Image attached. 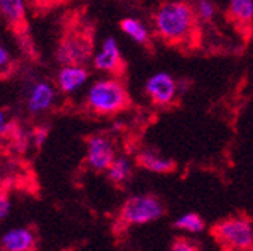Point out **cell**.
Listing matches in <instances>:
<instances>
[{
	"label": "cell",
	"instance_id": "6da1fadb",
	"mask_svg": "<svg viewBox=\"0 0 253 251\" xmlns=\"http://www.w3.org/2000/svg\"><path fill=\"white\" fill-rule=\"evenodd\" d=\"M198 21L195 8L185 0H169L154 15L155 34L170 44L187 41L193 35Z\"/></svg>",
	"mask_w": 253,
	"mask_h": 251
},
{
	"label": "cell",
	"instance_id": "7a4b0ae2",
	"mask_svg": "<svg viewBox=\"0 0 253 251\" xmlns=\"http://www.w3.org/2000/svg\"><path fill=\"white\" fill-rule=\"evenodd\" d=\"M87 107L97 114L110 116L122 111L130 104L125 86L116 78H101L92 83L86 93Z\"/></svg>",
	"mask_w": 253,
	"mask_h": 251
},
{
	"label": "cell",
	"instance_id": "3957f363",
	"mask_svg": "<svg viewBox=\"0 0 253 251\" xmlns=\"http://www.w3.org/2000/svg\"><path fill=\"white\" fill-rule=\"evenodd\" d=\"M166 212L160 197L154 194H136L126 199L121 208V219L130 226H145L158 221Z\"/></svg>",
	"mask_w": 253,
	"mask_h": 251
},
{
	"label": "cell",
	"instance_id": "277c9868",
	"mask_svg": "<svg viewBox=\"0 0 253 251\" xmlns=\"http://www.w3.org/2000/svg\"><path fill=\"white\" fill-rule=\"evenodd\" d=\"M214 239L226 250H253V224L244 216H231L212 227Z\"/></svg>",
	"mask_w": 253,
	"mask_h": 251
},
{
	"label": "cell",
	"instance_id": "5b68a950",
	"mask_svg": "<svg viewBox=\"0 0 253 251\" xmlns=\"http://www.w3.org/2000/svg\"><path fill=\"white\" fill-rule=\"evenodd\" d=\"M93 45L86 34L71 32L57 47V60L62 65H86L92 57Z\"/></svg>",
	"mask_w": 253,
	"mask_h": 251
},
{
	"label": "cell",
	"instance_id": "8992f818",
	"mask_svg": "<svg viewBox=\"0 0 253 251\" xmlns=\"http://www.w3.org/2000/svg\"><path fill=\"white\" fill-rule=\"evenodd\" d=\"M143 89L151 103L160 107L172 104L179 93L178 81L172 77V74L166 71H158L152 74L145 81Z\"/></svg>",
	"mask_w": 253,
	"mask_h": 251
},
{
	"label": "cell",
	"instance_id": "52a82bcc",
	"mask_svg": "<svg viewBox=\"0 0 253 251\" xmlns=\"http://www.w3.org/2000/svg\"><path fill=\"white\" fill-rule=\"evenodd\" d=\"M116 158L115 144L104 136H93L86 144V163L97 172H106Z\"/></svg>",
	"mask_w": 253,
	"mask_h": 251
},
{
	"label": "cell",
	"instance_id": "ba28073f",
	"mask_svg": "<svg viewBox=\"0 0 253 251\" xmlns=\"http://www.w3.org/2000/svg\"><path fill=\"white\" fill-rule=\"evenodd\" d=\"M92 64L95 70L107 74H116L121 71L122 67V54L118 41L113 36H107L98 53L92 56Z\"/></svg>",
	"mask_w": 253,
	"mask_h": 251
},
{
	"label": "cell",
	"instance_id": "9c48e42d",
	"mask_svg": "<svg viewBox=\"0 0 253 251\" xmlns=\"http://www.w3.org/2000/svg\"><path fill=\"white\" fill-rule=\"evenodd\" d=\"M56 100L54 87L47 81H38L30 87L26 100V107L30 113L40 114L47 111Z\"/></svg>",
	"mask_w": 253,
	"mask_h": 251
},
{
	"label": "cell",
	"instance_id": "30bf717a",
	"mask_svg": "<svg viewBox=\"0 0 253 251\" xmlns=\"http://www.w3.org/2000/svg\"><path fill=\"white\" fill-rule=\"evenodd\" d=\"M89 80L84 65H63L57 74V86L63 93H73L82 89Z\"/></svg>",
	"mask_w": 253,
	"mask_h": 251
},
{
	"label": "cell",
	"instance_id": "8fae6325",
	"mask_svg": "<svg viewBox=\"0 0 253 251\" xmlns=\"http://www.w3.org/2000/svg\"><path fill=\"white\" fill-rule=\"evenodd\" d=\"M139 167L157 173V175H168L175 170V161L169 156H165L155 149H143L139 152L136 158Z\"/></svg>",
	"mask_w": 253,
	"mask_h": 251
},
{
	"label": "cell",
	"instance_id": "7c38bea8",
	"mask_svg": "<svg viewBox=\"0 0 253 251\" xmlns=\"http://www.w3.org/2000/svg\"><path fill=\"white\" fill-rule=\"evenodd\" d=\"M0 245L6 251H30L35 248V236L27 227H14L2 236Z\"/></svg>",
	"mask_w": 253,
	"mask_h": 251
},
{
	"label": "cell",
	"instance_id": "4fadbf2b",
	"mask_svg": "<svg viewBox=\"0 0 253 251\" xmlns=\"http://www.w3.org/2000/svg\"><path fill=\"white\" fill-rule=\"evenodd\" d=\"M0 15L15 29L26 27V5L24 0H0Z\"/></svg>",
	"mask_w": 253,
	"mask_h": 251
},
{
	"label": "cell",
	"instance_id": "5bb4252c",
	"mask_svg": "<svg viewBox=\"0 0 253 251\" xmlns=\"http://www.w3.org/2000/svg\"><path fill=\"white\" fill-rule=\"evenodd\" d=\"M119 26L122 32L139 45H146L151 39L149 29L137 18H124Z\"/></svg>",
	"mask_w": 253,
	"mask_h": 251
},
{
	"label": "cell",
	"instance_id": "9a60e30c",
	"mask_svg": "<svg viewBox=\"0 0 253 251\" xmlns=\"http://www.w3.org/2000/svg\"><path fill=\"white\" fill-rule=\"evenodd\" d=\"M106 172H107V178L110 182L116 185H122L131 178L133 167L126 156H116Z\"/></svg>",
	"mask_w": 253,
	"mask_h": 251
},
{
	"label": "cell",
	"instance_id": "2e32d148",
	"mask_svg": "<svg viewBox=\"0 0 253 251\" xmlns=\"http://www.w3.org/2000/svg\"><path fill=\"white\" fill-rule=\"evenodd\" d=\"M173 227L188 235H199L205 230V221L201 215L195 212H185L175 219Z\"/></svg>",
	"mask_w": 253,
	"mask_h": 251
},
{
	"label": "cell",
	"instance_id": "e0dca14e",
	"mask_svg": "<svg viewBox=\"0 0 253 251\" xmlns=\"http://www.w3.org/2000/svg\"><path fill=\"white\" fill-rule=\"evenodd\" d=\"M229 17L240 23L249 24L253 21V0H228Z\"/></svg>",
	"mask_w": 253,
	"mask_h": 251
},
{
	"label": "cell",
	"instance_id": "ac0fdd59",
	"mask_svg": "<svg viewBox=\"0 0 253 251\" xmlns=\"http://www.w3.org/2000/svg\"><path fill=\"white\" fill-rule=\"evenodd\" d=\"M196 17L199 21H211L214 20L215 14H217V6L214 3V0H198V3L193 6Z\"/></svg>",
	"mask_w": 253,
	"mask_h": 251
},
{
	"label": "cell",
	"instance_id": "d6986e66",
	"mask_svg": "<svg viewBox=\"0 0 253 251\" xmlns=\"http://www.w3.org/2000/svg\"><path fill=\"white\" fill-rule=\"evenodd\" d=\"M198 242L190 239V238H176L172 245H170V250L172 251H198L199 247L196 245Z\"/></svg>",
	"mask_w": 253,
	"mask_h": 251
},
{
	"label": "cell",
	"instance_id": "ffe728a7",
	"mask_svg": "<svg viewBox=\"0 0 253 251\" xmlns=\"http://www.w3.org/2000/svg\"><path fill=\"white\" fill-rule=\"evenodd\" d=\"M9 211H11V200H9L8 194L0 191V221L8 216Z\"/></svg>",
	"mask_w": 253,
	"mask_h": 251
},
{
	"label": "cell",
	"instance_id": "44dd1931",
	"mask_svg": "<svg viewBox=\"0 0 253 251\" xmlns=\"http://www.w3.org/2000/svg\"><path fill=\"white\" fill-rule=\"evenodd\" d=\"M8 62H9V51L3 45H0V68L6 67Z\"/></svg>",
	"mask_w": 253,
	"mask_h": 251
},
{
	"label": "cell",
	"instance_id": "7402d4cb",
	"mask_svg": "<svg viewBox=\"0 0 253 251\" xmlns=\"http://www.w3.org/2000/svg\"><path fill=\"white\" fill-rule=\"evenodd\" d=\"M45 139H47V131L38 130V131L35 133V143H37V146H41V144L45 142Z\"/></svg>",
	"mask_w": 253,
	"mask_h": 251
},
{
	"label": "cell",
	"instance_id": "603a6c76",
	"mask_svg": "<svg viewBox=\"0 0 253 251\" xmlns=\"http://www.w3.org/2000/svg\"><path fill=\"white\" fill-rule=\"evenodd\" d=\"M8 130V120L3 111H0V134H5Z\"/></svg>",
	"mask_w": 253,
	"mask_h": 251
}]
</instances>
